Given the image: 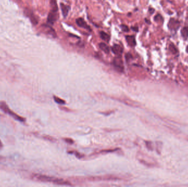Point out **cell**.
Segmentation results:
<instances>
[{"mask_svg":"<svg viewBox=\"0 0 188 187\" xmlns=\"http://www.w3.org/2000/svg\"><path fill=\"white\" fill-rule=\"evenodd\" d=\"M31 178L36 181L43 182H52L58 185H71L70 182L64 181L63 179L57 178L53 177L46 176L40 174H33L31 176Z\"/></svg>","mask_w":188,"mask_h":187,"instance_id":"obj_1","label":"cell"},{"mask_svg":"<svg viewBox=\"0 0 188 187\" xmlns=\"http://www.w3.org/2000/svg\"><path fill=\"white\" fill-rule=\"evenodd\" d=\"M0 110H1L3 112H4L5 113L11 116L12 118H13L15 120H17V121L19 122H24L26 120L25 118H23V116L18 115L17 114H16L15 112L9 108L8 105L7 104V103L5 101H0Z\"/></svg>","mask_w":188,"mask_h":187,"instance_id":"obj_2","label":"cell"},{"mask_svg":"<svg viewBox=\"0 0 188 187\" xmlns=\"http://www.w3.org/2000/svg\"><path fill=\"white\" fill-rule=\"evenodd\" d=\"M75 23L79 27L85 29L89 31H92V29L90 26L88 24V23L86 22V21L82 18H77L75 20Z\"/></svg>","mask_w":188,"mask_h":187,"instance_id":"obj_3","label":"cell"},{"mask_svg":"<svg viewBox=\"0 0 188 187\" xmlns=\"http://www.w3.org/2000/svg\"><path fill=\"white\" fill-rule=\"evenodd\" d=\"M113 64L115 68H117L120 70H123V62L121 56H117L114 58Z\"/></svg>","mask_w":188,"mask_h":187,"instance_id":"obj_4","label":"cell"},{"mask_svg":"<svg viewBox=\"0 0 188 187\" xmlns=\"http://www.w3.org/2000/svg\"><path fill=\"white\" fill-rule=\"evenodd\" d=\"M57 11H54V10H53L52 11L49 12L47 17V23H49V24L53 25L54 24V23H55V22L57 21Z\"/></svg>","mask_w":188,"mask_h":187,"instance_id":"obj_5","label":"cell"},{"mask_svg":"<svg viewBox=\"0 0 188 187\" xmlns=\"http://www.w3.org/2000/svg\"><path fill=\"white\" fill-rule=\"evenodd\" d=\"M112 52L117 56H121L123 52V48L118 44H114L111 48Z\"/></svg>","mask_w":188,"mask_h":187,"instance_id":"obj_6","label":"cell"},{"mask_svg":"<svg viewBox=\"0 0 188 187\" xmlns=\"http://www.w3.org/2000/svg\"><path fill=\"white\" fill-rule=\"evenodd\" d=\"M125 40L128 45L131 47H134L136 45V39L134 35H127L125 36Z\"/></svg>","mask_w":188,"mask_h":187,"instance_id":"obj_7","label":"cell"},{"mask_svg":"<svg viewBox=\"0 0 188 187\" xmlns=\"http://www.w3.org/2000/svg\"><path fill=\"white\" fill-rule=\"evenodd\" d=\"M60 7H61V9L63 16L64 18H66L68 15V12H69V7L67 6H66L65 5H64V3H60Z\"/></svg>","mask_w":188,"mask_h":187,"instance_id":"obj_8","label":"cell"},{"mask_svg":"<svg viewBox=\"0 0 188 187\" xmlns=\"http://www.w3.org/2000/svg\"><path fill=\"white\" fill-rule=\"evenodd\" d=\"M99 48H100L102 51L104 52L106 54H109L110 52V47L107 46V45L104 42H100L98 44Z\"/></svg>","mask_w":188,"mask_h":187,"instance_id":"obj_9","label":"cell"},{"mask_svg":"<svg viewBox=\"0 0 188 187\" xmlns=\"http://www.w3.org/2000/svg\"><path fill=\"white\" fill-rule=\"evenodd\" d=\"M100 36L101 39L104 40V41L108 42L110 40V36L106 32L104 31H101L100 32Z\"/></svg>","mask_w":188,"mask_h":187,"instance_id":"obj_10","label":"cell"},{"mask_svg":"<svg viewBox=\"0 0 188 187\" xmlns=\"http://www.w3.org/2000/svg\"><path fill=\"white\" fill-rule=\"evenodd\" d=\"M181 36H182V37L184 38V39L186 40L188 38V27L187 26L184 27L181 30Z\"/></svg>","mask_w":188,"mask_h":187,"instance_id":"obj_11","label":"cell"},{"mask_svg":"<svg viewBox=\"0 0 188 187\" xmlns=\"http://www.w3.org/2000/svg\"><path fill=\"white\" fill-rule=\"evenodd\" d=\"M54 98L55 101L57 103H58V104H65V101H63V100H62V99L59 98L57 97H56V96H54Z\"/></svg>","mask_w":188,"mask_h":187,"instance_id":"obj_12","label":"cell"},{"mask_svg":"<svg viewBox=\"0 0 188 187\" xmlns=\"http://www.w3.org/2000/svg\"><path fill=\"white\" fill-rule=\"evenodd\" d=\"M169 49L170 50V51L172 52V53H173V54H175V53H176H176L178 52L176 47L174 46V45H173V44H172V45L170 44V46H169Z\"/></svg>","mask_w":188,"mask_h":187,"instance_id":"obj_13","label":"cell"},{"mask_svg":"<svg viewBox=\"0 0 188 187\" xmlns=\"http://www.w3.org/2000/svg\"><path fill=\"white\" fill-rule=\"evenodd\" d=\"M121 28L122 29V30L124 32H128L129 31V29L128 26L126 25L122 24L121 25Z\"/></svg>","mask_w":188,"mask_h":187,"instance_id":"obj_14","label":"cell"},{"mask_svg":"<svg viewBox=\"0 0 188 187\" xmlns=\"http://www.w3.org/2000/svg\"><path fill=\"white\" fill-rule=\"evenodd\" d=\"M43 138L45 139H46V140H48V141H51V142H54L55 141V139H54V138L52 137H51V136H43Z\"/></svg>","mask_w":188,"mask_h":187,"instance_id":"obj_15","label":"cell"},{"mask_svg":"<svg viewBox=\"0 0 188 187\" xmlns=\"http://www.w3.org/2000/svg\"><path fill=\"white\" fill-rule=\"evenodd\" d=\"M64 140H65V141L66 142H68L69 143H70V144H72V143L74 142V141H73V140L72 139H70V138H68H68H65Z\"/></svg>","mask_w":188,"mask_h":187,"instance_id":"obj_16","label":"cell"},{"mask_svg":"<svg viewBox=\"0 0 188 187\" xmlns=\"http://www.w3.org/2000/svg\"><path fill=\"white\" fill-rule=\"evenodd\" d=\"M131 29L133 30V31H136V32H138V27H134L133 28V26H132Z\"/></svg>","mask_w":188,"mask_h":187,"instance_id":"obj_17","label":"cell"},{"mask_svg":"<svg viewBox=\"0 0 188 187\" xmlns=\"http://www.w3.org/2000/svg\"><path fill=\"white\" fill-rule=\"evenodd\" d=\"M3 143H2V142H1V140H0V149H2V148H3Z\"/></svg>","mask_w":188,"mask_h":187,"instance_id":"obj_18","label":"cell"},{"mask_svg":"<svg viewBox=\"0 0 188 187\" xmlns=\"http://www.w3.org/2000/svg\"><path fill=\"white\" fill-rule=\"evenodd\" d=\"M186 52L188 53V46L186 47Z\"/></svg>","mask_w":188,"mask_h":187,"instance_id":"obj_19","label":"cell"}]
</instances>
